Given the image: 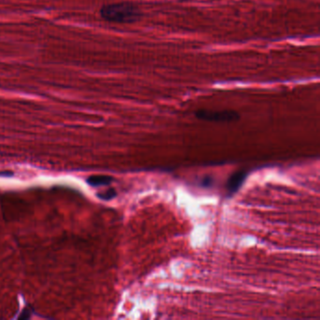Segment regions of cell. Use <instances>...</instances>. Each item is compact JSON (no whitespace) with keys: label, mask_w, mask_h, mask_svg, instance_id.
Returning <instances> with one entry per match:
<instances>
[{"label":"cell","mask_w":320,"mask_h":320,"mask_svg":"<svg viewBox=\"0 0 320 320\" xmlns=\"http://www.w3.org/2000/svg\"><path fill=\"white\" fill-rule=\"evenodd\" d=\"M100 14L104 20L116 24L136 23L142 17L141 10L132 2L108 4L102 8Z\"/></svg>","instance_id":"1"},{"label":"cell","mask_w":320,"mask_h":320,"mask_svg":"<svg viewBox=\"0 0 320 320\" xmlns=\"http://www.w3.org/2000/svg\"><path fill=\"white\" fill-rule=\"evenodd\" d=\"M196 116L199 120L210 122H234L240 120V114L233 110L212 111L202 109L196 112Z\"/></svg>","instance_id":"2"},{"label":"cell","mask_w":320,"mask_h":320,"mask_svg":"<svg viewBox=\"0 0 320 320\" xmlns=\"http://www.w3.org/2000/svg\"><path fill=\"white\" fill-rule=\"evenodd\" d=\"M246 176L247 174L244 171H238L229 178L228 182V190L229 194H233L240 188V186L242 185V183L246 178Z\"/></svg>","instance_id":"3"},{"label":"cell","mask_w":320,"mask_h":320,"mask_svg":"<svg viewBox=\"0 0 320 320\" xmlns=\"http://www.w3.org/2000/svg\"><path fill=\"white\" fill-rule=\"evenodd\" d=\"M88 183L92 186L97 187V186H102V185H108L113 182V178L110 176H92L88 178Z\"/></svg>","instance_id":"4"},{"label":"cell","mask_w":320,"mask_h":320,"mask_svg":"<svg viewBox=\"0 0 320 320\" xmlns=\"http://www.w3.org/2000/svg\"><path fill=\"white\" fill-rule=\"evenodd\" d=\"M116 196V192L114 189H109L106 192H104L98 194L100 198L102 199V200H110V199L114 198Z\"/></svg>","instance_id":"5"},{"label":"cell","mask_w":320,"mask_h":320,"mask_svg":"<svg viewBox=\"0 0 320 320\" xmlns=\"http://www.w3.org/2000/svg\"><path fill=\"white\" fill-rule=\"evenodd\" d=\"M30 310H28V309L24 310L23 312H22V314L19 316V318H20V320H26V318H30Z\"/></svg>","instance_id":"6"},{"label":"cell","mask_w":320,"mask_h":320,"mask_svg":"<svg viewBox=\"0 0 320 320\" xmlns=\"http://www.w3.org/2000/svg\"><path fill=\"white\" fill-rule=\"evenodd\" d=\"M212 183V178H210V176H208V178H205L203 180L202 185H203V186H210Z\"/></svg>","instance_id":"7"},{"label":"cell","mask_w":320,"mask_h":320,"mask_svg":"<svg viewBox=\"0 0 320 320\" xmlns=\"http://www.w3.org/2000/svg\"><path fill=\"white\" fill-rule=\"evenodd\" d=\"M0 175L4 176V175H12V173H0Z\"/></svg>","instance_id":"8"}]
</instances>
